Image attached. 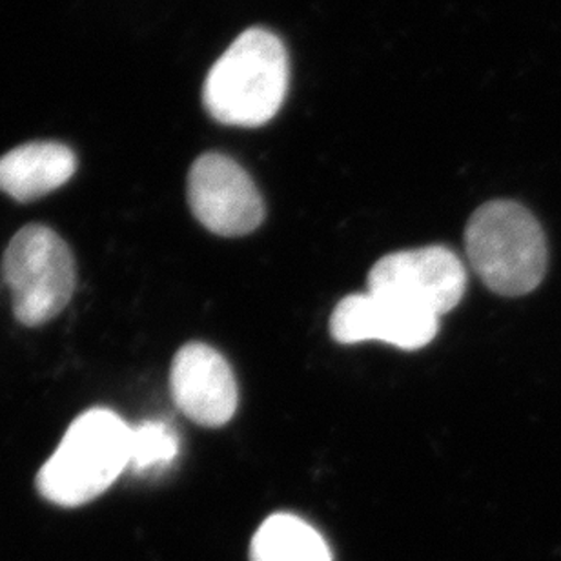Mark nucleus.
Wrapping results in <instances>:
<instances>
[{
    "mask_svg": "<svg viewBox=\"0 0 561 561\" xmlns=\"http://www.w3.org/2000/svg\"><path fill=\"white\" fill-rule=\"evenodd\" d=\"M288 55L274 33L252 27L241 33L206 77L203 101L222 125H266L288 90Z\"/></svg>",
    "mask_w": 561,
    "mask_h": 561,
    "instance_id": "obj_1",
    "label": "nucleus"
},
{
    "mask_svg": "<svg viewBox=\"0 0 561 561\" xmlns=\"http://www.w3.org/2000/svg\"><path fill=\"white\" fill-rule=\"evenodd\" d=\"M130 431L131 426L110 409L95 407L82 412L38 470V494L66 508L93 502L128 470Z\"/></svg>",
    "mask_w": 561,
    "mask_h": 561,
    "instance_id": "obj_2",
    "label": "nucleus"
},
{
    "mask_svg": "<svg viewBox=\"0 0 561 561\" xmlns=\"http://www.w3.org/2000/svg\"><path fill=\"white\" fill-rule=\"evenodd\" d=\"M465 249L476 274L500 296L530 294L547 272V241L541 225L514 201H491L470 217Z\"/></svg>",
    "mask_w": 561,
    "mask_h": 561,
    "instance_id": "obj_3",
    "label": "nucleus"
},
{
    "mask_svg": "<svg viewBox=\"0 0 561 561\" xmlns=\"http://www.w3.org/2000/svg\"><path fill=\"white\" fill-rule=\"evenodd\" d=\"M2 276L11 291L16 321L24 327H41L71 301L77 285L76 260L55 230L27 225L5 249Z\"/></svg>",
    "mask_w": 561,
    "mask_h": 561,
    "instance_id": "obj_4",
    "label": "nucleus"
},
{
    "mask_svg": "<svg viewBox=\"0 0 561 561\" xmlns=\"http://www.w3.org/2000/svg\"><path fill=\"white\" fill-rule=\"evenodd\" d=\"M467 272L453 250L423 247L385 255L368 274V291L442 316L458 307Z\"/></svg>",
    "mask_w": 561,
    "mask_h": 561,
    "instance_id": "obj_5",
    "label": "nucleus"
},
{
    "mask_svg": "<svg viewBox=\"0 0 561 561\" xmlns=\"http://www.w3.org/2000/svg\"><path fill=\"white\" fill-rule=\"evenodd\" d=\"M188 203L203 227L225 238L254 232L265 219V203L254 181L222 153H205L194 162Z\"/></svg>",
    "mask_w": 561,
    "mask_h": 561,
    "instance_id": "obj_6",
    "label": "nucleus"
},
{
    "mask_svg": "<svg viewBox=\"0 0 561 561\" xmlns=\"http://www.w3.org/2000/svg\"><path fill=\"white\" fill-rule=\"evenodd\" d=\"M437 319L392 297L367 291L340 301L330 318V334L343 345L383 341L403 351H417L436 337Z\"/></svg>",
    "mask_w": 561,
    "mask_h": 561,
    "instance_id": "obj_7",
    "label": "nucleus"
},
{
    "mask_svg": "<svg viewBox=\"0 0 561 561\" xmlns=\"http://www.w3.org/2000/svg\"><path fill=\"white\" fill-rule=\"evenodd\" d=\"M170 392L179 411L201 426H222L238 411V383L227 359L205 343L175 354Z\"/></svg>",
    "mask_w": 561,
    "mask_h": 561,
    "instance_id": "obj_8",
    "label": "nucleus"
},
{
    "mask_svg": "<svg viewBox=\"0 0 561 561\" xmlns=\"http://www.w3.org/2000/svg\"><path fill=\"white\" fill-rule=\"evenodd\" d=\"M77 170V157L60 142H30L0 157V192L30 203L65 186Z\"/></svg>",
    "mask_w": 561,
    "mask_h": 561,
    "instance_id": "obj_9",
    "label": "nucleus"
},
{
    "mask_svg": "<svg viewBox=\"0 0 561 561\" xmlns=\"http://www.w3.org/2000/svg\"><path fill=\"white\" fill-rule=\"evenodd\" d=\"M252 561H332L318 530L294 514H274L261 525L250 547Z\"/></svg>",
    "mask_w": 561,
    "mask_h": 561,
    "instance_id": "obj_10",
    "label": "nucleus"
},
{
    "mask_svg": "<svg viewBox=\"0 0 561 561\" xmlns=\"http://www.w3.org/2000/svg\"><path fill=\"white\" fill-rule=\"evenodd\" d=\"M179 434L167 421H140L131 426L128 469L136 474H148L167 469L179 456Z\"/></svg>",
    "mask_w": 561,
    "mask_h": 561,
    "instance_id": "obj_11",
    "label": "nucleus"
}]
</instances>
